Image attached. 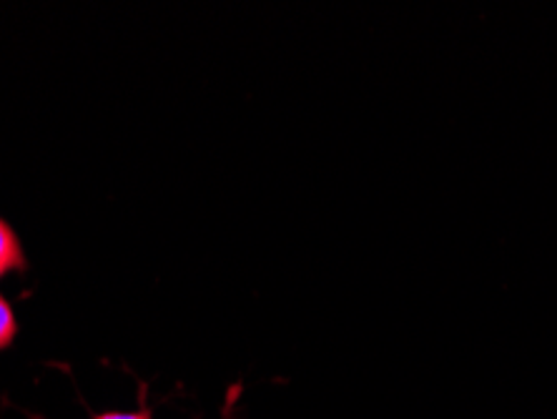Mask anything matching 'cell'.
Here are the masks:
<instances>
[{
  "label": "cell",
  "mask_w": 557,
  "mask_h": 419,
  "mask_svg": "<svg viewBox=\"0 0 557 419\" xmlns=\"http://www.w3.org/2000/svg\"><path fill=\"white\" fill-rule=\"evenodd\" d=\"M23 264H26V259H23L18 236L0 219V279L15 269H23Z\"/></svg>",
  "instance_id": "1"
},
{
  "label": "cell",
  "mask_w": 557,
  "mask_h": 419,
  "mask_svg": "<svg viewBox=\"0 0 557 419\" xmlns=\"http://www.w3.org/2000/svg\"><path fill=\"white\" fill-rule=\"evenodd\" d=\"M15 332H18V324H15L11 304L0 297V349H5L15 340Z\"/></svg>",
  "instance_id": "2"
},
{
  "label": "cell",
  "mask_w": 557,
  "mask_h": 419,
  "mask_svg": "<svg viewBox=\"0 0 557 419\" xmlns=\"http://www.w3.org/2000/svg\"><path fill=\"white\" fill-rule=\"evenodd\" d=\"M96 419H151L149 412H106Z\"/></svg>",
  "instance_id": "3"
}]
</instances>
